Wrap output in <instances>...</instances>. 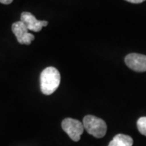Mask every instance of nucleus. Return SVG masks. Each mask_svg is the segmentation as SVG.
<instances>
[{
    "label": "nucleus",
    "instance_id": "1",
    "mask_svg": "<svg viewBox=\"0 0 146 146\" xmlns=\"http://www.w3.org/2000/svg\"><path fill=\"white\" fill-rule=\"evenodd\" d=\"M60 73L54 67L45 68L40 76L42 93L45 95H50L55 92L60 84Z\"/></svg>",
    "mask_w": 146,
    "mask_h": 146
},
{
    "label": "nucleus",
    "instance_id": "2",
    "mask_svg": "<svg viewBox=\"0 0 146 146\" xmlns=\"http://www.w3.org/2000/svg\"><path fill=\"white\" fill-rule=\"evenodd\" d=\"M84 128L96 138H102L106 135L107 126L104 120L94 115H86L83 119Z\"/></svg>",
    "mask_w": 146,
    "mask_h": 146
},
{
    "label": "nucleus",
    "instance_id": "3",
    "mask_svg": "<svg viewBox=\"0 0 146 146\" xmlns=\"http://www.w3.org/2000/svg\"><path fill=\"white\" fill-rule=\"evenodd\" d=\"M62 128L73 141H79L84 132V126L79 120L67 118L62 122Z\"/></svg>",
    "mask_w": 146,
    "mask_h": 146
},
{
    "label": "nucleus",
    "instance_id": "4",
    "mask_svg": "<svg viewBox=\"0 0 146 146\" xmlns=\"http://www.w3.org/2000/svg\"><path fill=\"white\" fill-rule=\"evenodd\" d=\"M11 30L16 36L17 42L23 45H30L34 40V35L29 32L25 24L21 21H16L11 25Z\"/></svg>",
    "mask_w": 146,
    "mask_h": 146
},
{
    "label": "nucleus",
    "instance_id": "5",
    "mask_svg": "<svg viewBox=\"0 0 146 146\" xmlns=\"http://www.w3.org/2000/svg\"><path fill=\"white\" fill-rule=\"evenodd\" d=\"M124 61L126 65L135 72H146V55L132 53L126 56Z\"/></svg>",
    "mask_w": 146,
    "mask_h": 146
},
{
    "label": "nucleus",
    "instance_id": "6",
    "mask_svg": "<svg viewBox=\"0 0 146 146\" xmlns=\"http://www.w3.org/2000/svg\"><path fill=\"white\" fill-rule=\"evenodd\" d=\"M21 21L25 24L29 30L33 32H40L43 27H46L48 25L46 21H38L32 13L26 11L22 12Z\"/></svg>",
    "mask_w": 146,
    "mask_h": 146
},
{
    "label": "nucleus",
    "instance_id": "7",
    "mask_svg": "<svg viewBox=\"0 0 146 146\" xmlns=\"http://www.w3.org/2000/svg\"><path fill=\"white\" fill-rule=\"evenodd\" d=\"M133 140L131 136L124 134H118L109 143L108 146H132Z\"/></svg>",
    "mask_w": 146,
    "mask_h": 146
},
{
    "label": "nucleus",
    "instance_id": "8",
    "mask_svg": "<svg viewBox=\"0 0 146 146\" xmlns=\"http://www.w3.org/2000/svg\"><path fill=\"white\" fill-rule=\"evenodd\" d=\"M137 128L142 135L146 136V117H141L138 119Z\"/></svg>",
    "mask_w": 146,
    "mask_h": 146
},
{
    "label": "nucleus",
    "instance_id": "9",
    "mask_svg": "<svg viewBox=\"0 0 146 146\" xmlns=\"http://www.w3.org/2000/svg\"><path fill=\"white\" fill-rule=\"evenodd\" d=\"M126 1L131 3H141L145 2V0H126Z\"/></svg>",
    "mask_w": 146,
    "mask_h": 146
},
{
    "label": "nucleus",
    "instance_id": "10",
    "mask_svg": "<svg viewBox=\"0 0 146 146\" xmlns=\"http://www.w3.org/2000/svg\"><path fill=\"white\" fill-rule=\"evenodd\" d=\"M13 2V0H0V3L3 4H10Z\"/></svg>",
    "mask_w": 146,
    "mask_h": 146
}]
</instances>
